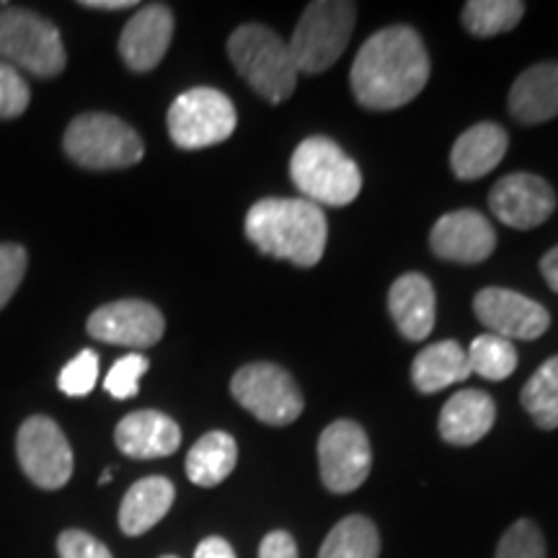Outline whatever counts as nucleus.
<instances>
[{
    "mask_svg": "<svg viewBox=\"0 0 558 558\" xmlns=\"http://www.w3.org/2000/svg\"><path fill=\"white\" fill-rule=\"evenodd\" d=\"M488 207L505 226L533 230L546 222L556 209V192L535 173H509L494 184Z\"/></svg>",
    "mask_w": 558,
    "mask_h": 558,
    "instance_id": "nucleus-13",
    "label": "nucleus"
},
{
    "mask_svg": "<svg viewBox=\"0 0 558 558\" xmlns=\"http://www.w3.org/2000/svg\"><path fill=\"white\" fill-rule=\"evenodd\" d=\"M160 558H179V556H160Z\"/></svg>",
    "mask_w": 558,
    "mask_h": 558,
    "instance_id": "nucleus-40",
    "label": "nucleus"
},
{
    "mask_svg": "<svg viewBox=\"0 0 558 558\" xmlns=\"http://www.w3.org/2000/svg\"><path fill=\"white\" fill-rule=\"evenodd\" d=\"M357 5L347 0H318L305 9L290 39V54L298 73L318 75L344 54L352 39Z\"/></svg>",
    "mask_w": 558,
    "mask_h": 558,
    "instance_id": "nucleus-5",
    "label": "nucleus"
},
{
    "mask_svg": "<svg viewBox=\"0 0 558 558\" xmlns=\"http://www.w3.org/2000/svg\"><path fill=\"white\" fill-rule=\"evenodd\" d=\"M469 375V354L452 339L424 347L414 357V365H411V380L422 393H437V390L448 388L452 383H463Z\"/></svg>",
    "mask_w": 558,
    "mask_h": 558,
    "instance_id": "nucleus-23",
    "label": "nucleus"
},
{
    "mask_svg": "<svg viewBox=\"0 0 558 558\" xmlns=\"http://www.w3.org/2000/svg\"><path fill=\"white\" fill-rule=\"evenodd\" d=\"M111 478H114V471H104L101 478H99V484H109Z\"/></svg>",
    "mask_w": 558,
    "mask_h": 558,
    "instance_id": "nucleus-39",
    "label": "nucleus"
},
{
    "mask_svg": "<svg viewBox=\"0 0 558 558\" xmlns=\"http://www.w3.org/2000/svg\"><path fill=\"white\" fill-rule=\"evenodd\" d=\"M173 37V13L163 3L140 5L120 37L124 65L135 73H148L163 60Z\"/></svg>",
    "mask_w": 558,
    "mask_h": 558,
    "instance_id": "nucleus-16",
    "label": "nucleus"
},
{
    "mask_svg": "<svg viewBox=\"0 0 558 558\" xmlns=\"http://www.w3.org/2000/svg\"><path fill=\"white\" fill-rule=\"evenodd\" d=\"M228 58L241 78L269 104L288 101L298 86V68L288 41L267 26H239L228 39Z\"/></svg>",
    "mask_w": 558,
    "mask_h": 558,
    "instance_id": "nucleus-3",
    "label": "nucleus"
},
{
    "mask_svg": "<svg viewBox=\"0 0 558 558\" xmlns=\"http://www.w3.org/2000/svg\"><path fill=\"white\" fill-rule=\"evenodd\" d=\"M471 373L484 380H507L518 369V349L512 341L497 337V333H481L469 347Z\"/></svg>",
    "mask_w": 558,
    "mask_h": 558,
    "instance_id": "nucleus-28",
    "label": "nucleus"
},
{
    "mask_svg": "<svg viewBox=\"0 0 558 558\" xmlns=\"http://www.w3.org/2000/svg\"><path fill=\"white\" fill-rule=\"evenodd\" d=\"M320 481L333 494L360 488L373 469V448L357 422L339 418L320 432L318 439Z\"/></svg>",
    "mask_w": 558,
    "mask_h": 558,
    "instance_id": "nucleus-11",
    "label": "nucleus"
},
{
    "mask_svg": "<svg viewBox=\"0 0 558 558\" xmlns=\"http://www.w3.org/2000/svg\"><path fill=\"white\" fill-rule=\"evenodd\" d=\"M230 393L248 414L271 427H284L303 414V393L288 369L271 362H254L241 367L230 380Z\"/></svg>",
    "mask_w": 558,
    "mask_h": 558,
    "instance_id": "nucleus-8",
    "label": "nucleus"
},
{
    "mask_svg": "<svg viewBox=\"0 0 558 558\" xmlns=\"http://www.w3.org/2000/svg\"><path fill=\"white\" fill-rule=\"evenodd\" d=\"M29 83L9 62H0V120H13L29 107Z\"/></svg>",
    "mask_w": 558,
    "mask_h": 558,
    "instance_id": "nucleus-32",
    "label": "nucleus"
},
{
    "mask_svg": "<svg viewBox=\"0 0 558 558\" xmlns=\"http://www.w3.org/2000/svg\"><path fill=\"white\" fill-rule=\"evenodd\" d=\"M21 469L34 486L58 492L73 476V450L50 416H29L16 435Z\"/></svg>",
    "mask_w": 558,
    "mask_h": 558,
    "instance_id": "nucleus-10",
    "label": "nucleus"
},
{
    "mask_svg": "<svg viewBox=\"0 0 558 558\" xmlns=\"http://www.w3.org/2000/svg\"><path fill=\"white\" fill-rule=\"evenodd\" d=\"M473 311L488 333H497L501 339L533 341L543 337L550 326L548 311L541 303L530 300L514 290L486 288L473 300Z\"/></svg>",
    "mask_w": 558,
    "mask_h": 558,
    "instance_id": "nucleus-12",
    "label": "nucleus"
},
{
    "mask_svg": "<svg viewBox=\"0 0 558 558\" xmlns=\"http://www.w3.org/2000/svg\"><path fill=\"white\" fill-rule=\"evenodd\" d=\"M194 558H235V550L226 538L213 535V538L199 543L197 550H194Z\"/></svg>",
    "mask_w": 558,
    "mask_h": 558,
    "instance_id": "nucleus-36",
    "label": "nucleus"
},
{
    "mask_svg": "<svg viewBox=\"0 0 558 558\" xmlns=\"http://www.w3.org/2000/svg\"><path fill=\"white\" fill-rule=\"evenodd\" d=\"M166 331L163 313L145 300H117L88 318V333L107 344L145 349L158 344Z\"/></svg>",
    "mask_w": 558,
    "mask_h": 558,
    "instance_id": "nucleus-14",
    "label": "nucleus"
},
{
    "mask_svg": "<svg viewBox=\"0 0 558 558\" xmlns=\"http://www.w3.org/2000/svg\"><path fill=\"white\" fill-rule=\"evenodd\" d=\"M259 558H298V546L290 533L284 530H271L259 546Z\"/></svg>",
    "mask_w": 558,
    "mask_h": 558,
    "instance_id": "nucleus-35",
    "label": "nucleus"
},
{
    "mask_svg": "<svg viewBox=\"0 0 558 558\" xmlns=\"http://www.w3.org/2000/svg\"><path fill=\"white\" fill-rule=\"evenodd\" d=\"M68 158L90 171L130 169L143 160V140L128 122L111 114H81L68 124L65 140Z\"/></svg>",
    "mask_w": 558,
    "mask_h": 558,
    "instance_id": "nucleus-6",
    "label": "nucleus"
},
{
    "mask_svg": "<svg viewBox=\"0 0 558 558\" xmlns=\"http://www.w3.org/2000/svg\"><path fill=\"white\" fill-rule=\"evenodd\" d=\"M246 235L262 254L316 267L329 241L324 209L308 199H262L248 209Z\"/></svg>",
    "mask_w": 558,
    "mask_h": 558,
    "instance_id": "nucleus-2",
    "label": "nucleus"
},
{
    "mask_svg": "<svg viewBox=\"0 0 558 558\" xmlns=\"http://www.w3.org/2000/svg\"><path fill=\"white\" fill-rule=\"evenodd\" d=\"M509 137L497 122H478L456 140L450 153V166L458 179L473 181L486 177L507 156Z\"/></svg>",
    "mask_w": 558,
    "mask_h": 558,
    "instance_id": "nucleus-21",
    "label": "nucleus"
},
{
    "mask_svg": "<svg viewBox=\"0 0 558 558\" xmlns=\"http://www.w3.org/2000/svg\"><path fill=\"white\" fill-rule=\"evenodd\" d=\"M239 463V445L228 432H207L186 456V476L194 486L213 488L226 481Z\"/></svg>",
    "mask_w": 558,
    "mask_h": 558,
    "instance_id": "nucleus-24",
    "label": "nucleus"
},
{
    "mask_svg": "<svg viewBox=\"0 0 558 558\" xmlns=\"http://www.w3.org/2000/svg\"><path fill=\"white\" fill-rule=\"evenodd\" d=\"M114 442L120 452L135 460H156L173 456L181 445V429L171 416L160 411H132L117 424Z\"/></svg>",
    "mask_w": 558,
    "mask_h": 558,
    "instance_id": "nucleus-17",
    "label": "nucleus"
},
{
    "mask_svg": "<svg viewBox=\"0 0 558 558\" xmlns=\"http://www.w3.org/2000/svg\"><path fill=\"white\" fill-rule=\"evenodd\" d=\"M239 114L233 101L218 88L184 90L169 109L171 140L184 150H199L226 143L233 135Z\"/></svg>",
    "mask_w": 558,
    "mask_h": 558,
    "instance_id": "nucleus-9",
    "label": "nucleus"
},
{
    "mask_svg": "<svg viewBox=\"0 0 558 558\" xmlns=\"http://www.w3.org/2000/svg\"><path fill=\"white\" fill-rule=\"evenodd\" d=\"M380 535L378 527L362 514L344 518L326 535L318 558H378Z\"/></svg>",
    "mask_w": 558,
    "mask_h": 558,
    "instance_id": "nucleus-25",
    "label": "nucleus"
},
{
    "mask_svg": "<svg viewBox=\"0 0 558 558\" xmlns=\"http://www.w3.org/2000/svg\"><path fill=\"white\" fill-rule=\"evenodd\" d=\"M494 418H497V407L492 396L473 388L460 390L439 414V437L458 448H469L492 432Z\"/></svg>",
    "mask_w": 558,
    "mask_h": 558,
    "instance_id": "nucleus-19",
    "label": "nucleus"
},
{
    "mask_svg": "<svg viewBox=\"0 0 558 558\" xmlns=\"http://www.w3.org/2000/svg\"><path fill=\"white\" fill-rule=\"evenodd\" d=\"M81 5H86V9H96V11H124V9H135L137 3H132V0H83Z\"/></svg>",
    "mask_w": 558,
    "mask_h": 558,
    "instance_id": "nucleus-38",
    "label": "nucleus"
},
{
    "mask_svg": "<svg viewBox=\"0 0 558 558\" xmlns=\"http://www.w3.org/2000/svg\"><path fill=\"white\" fill-rule=\"evenodd\" d=\"M520 401L541 429L558 427V354L535 369L522 388Z\"/></svg>",
    "mask_w": 558,
    "mask_h": 558,
    "instance_id": "nucleus-26",
    "label": "nucleus"
},
{
    "mask_svg": "<svg viewBox=\"0 0 558 558\" xmlns=\"http://www.w3.org/2000/svg\"><path fill=\"white\" fill-rule=\"evenodd\" d=\"M349 78L354 99L365 109L407 107L429 81L427 47L411 26H388L362 45Z\"/></svg>",
    "mask_w": 558,
    "mask_h": 558,
    "instance_id": "nucleus-1",
    "label": "nucleus"
},
{
    "mask_svg": "<svg viewBox=\"0 0 558 558\" xmlns=\"http://www.w3.org/2000/svg\"><path fill=\"white\" fill-rule=\"evenodd\" d=\"M177 499V488L169 478L148 476L140 478L137 484L130 486L124 494L120 507V527L124 535H143L150 527H156L160 520L169 514V509Z\"/></svg>",
    "mask_w": 558,
    "mask_h": 558,
    "instance_id": "nucleus-22",
    "label": "nucleus"
},
{
    "mask_svg": "<svg viewBox=\"0 0 558 558\" xmlns=\"http://www.w3.org/2000/svg\"><path fill=\"white\" fill-rule=\"evenodd\" d=\"M541 271H543V279L548 282V288L558 292V246H554L546 256H543Z\"/></svg>",
    "mask_w": 558,
    "mask_h": 558,
    "instance_id": "nucleus-37",
    "label": "nucleus"
},
{
    "mask_svg": "<svg viewBox=\"0 0 558 558\" xmlns=\"http://www.w3.org/2000/svg\"><path fill=\"white\" fill-rule=\"evenodd\" d=\"M388 311L393 324L409 341H424L435 329V288L424 275H403L390 284Z\"/></svg>",
    "mask_w": 558,
    "mask_h": 558,
    "instance_id": "nucleus-18",
    "label": "nucleus"
},
{
    "mask_svg": "<svg viewBox=\"0 0 558 558\" xmlns=\"http://www.w3.org/2000/svg\"><path fill=\"white\" fill-rule=\"evenodd\" d=\"M0 58L39 78H54L68 62L58 26L16 5L0 11Z\"/></svg>",
    "mask_w": 558,
    "mask_h": 558,
    "instance_id": "nucleus-7",
    "label": "nucleus"
},
{
    "mask_svg": "<svg viewBox=\"0 0 558 558\" xmlns=\"http://www.w3.org/2000/svg\"><path fill=\"white\" fill-rule=\"evenodd\" d=\"M26 271V248L19 243H0V308L9 305Z\"/></svg>",
    "mask_w": 558,
    "mask_h": 558,
    "instance_id": "nucleus-33",
    "label": "nucleus"
},
{
    "mask_svg": "<svg viewBox=\"0 0 558 558\" xmlns=\"http://www.w3.org/2000/svg\"><path fill=\"white\" fill-rule=\"evenodd\" d=\"M525 3L520 0H469L463 5V26L473 37H497L520 24Z\"/></svg>",
    "mask_w": 558,
    "mask_h": 558,
    "instance_id": "nucleus-27",
    "label": "nucleus"
},
{
    "mask_svg": "<svg viewBox=\"0 0 558 558\" xmlns=\"http://www.w3.org/2000/svg\"><path fill=\"white\" fill-rule=\"evenodd\" d=\"M509 111L522 124H541L558 117V60L538 62L518 75L509 90Z\"/></svg>",
    "mask_w": 558,
    "mask_h": 558,
    "instance_id": "nucleus-20",
    "label": "nucleus"
},
{
    "mask_svg": "<svg viewBox=\"0 0 558 558\" xmlns=\"http://www.w3.org/2000/svg\"><path fill=\"white\" fill-rule=\"evenodd\" d=\"M150 362L143 357V354H124L114 362V367L109 369V375L104 378V388H107L109 396L114 399H132L140 390V378L148 373Z\"/></svg>",
    "mask_w": 558,
    "mask_h": 558,
    "instance_id": "nucleus-31",
    "label": "nucleus"
},
{
    "mask_svg": "<svg viewBox=\"0 0 558 558\" xmlns=\"http://www.w3.org/2000/svg\"><path fill=\"white\" fill-rule=\"evenodd\" d=\"M96 380H99V354L94 349H83L62 367L58 386L70 399H81L96 388Z\"/></svg>",
    "mask_w": 558,
    "mask_h": 558,
    "instance_id": "nucleus-29",
    "label": "nucleus"
},
{
    "mask_svg": "<svg viewBox=\"0 0 558 558\" xmlns=\"http://www.w3.org/2000/svg\"><path fill=\"white\" fill-rule=\"evenodd\" d=\"M429 246L439 259L478 264L497 248V233L492 222L476 209H458L442 215L429 233Z\"/></svg>",
    "mask_w": 558,
    "mask_h": 558,
    "instance_id": "nucleus-15",
    "label": "nucleus"
},
{
    "mask_svg": "<svg viewBox=\"0 0 558 558\" xmlns=\"http://www.w3.org/2000/svg\"><path fill=\"white\" fill-rule=\"evenodd\" d=\"M497 558H546V541L533 520H518L501 535Z\"/></svg>",
    "mask_w": 558,
    "mask_h": 558,
    "instance_id": "nucleus-30",
    "label": "nucleus"
},
{
    "mask_svg": "<svg viewBox=\"0 0 558 558\" xmlns=\"http://www.w3.org/2000/svg\"><path fill=\"white\" fill-rule=\"evenodd\" d=\"M60 558H114L99 538L86 530H65L58 538Z\"/></svg>",
    "mask_w": 558,
    "mask_h": 558,
    "instance_id": "nucleus-34",
    "label": "nucleus"
},
{
    "mask_svg": "<svg viewBox=\"0 0 558 558\" xmlns=\"http://www.w3.org/2000/svg\"><path fill=\"white\" fill-rule=\"evenodd\" d=\"M290 177L313 205L344 207L362 192V171L329 137H308L290 160Z\"/></svg>",
    "mask_w": 558,
    "mask_h": 558,
    "instance_id": "nucleus-4",
    "label": "nucleus"
}]
</instances>
